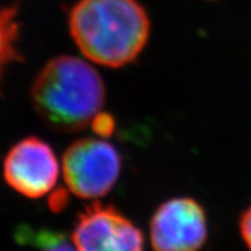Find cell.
Wrapping results in <instances>:
<instances>
[{
	"label": "cell",
	"instance_id": "cell-2",
	"mask_svg": "<svg viewBox=\"0 0 251 251\" xmlns=\"http://www.w3.org/2000/svg\"><path fill=\"white\" fill-rule=\"evenodd\" d=\"M31 101L37 116L60 133L91 126L105 102V85L89 62L72 55L55 56L39 71Z\"/></svg>",
	"mask_w": 251,
	"mask_h": 251
},
{
	"label": "cell",
	"instance_id": "cell-10",
	"mask_svg": "<svg viewBox=\"0 0 251 251\" xmlns=\"http://www.w3.org/2000/svg\"><path fill=\"white\" fill-rule=\"evenodd\" d=\"M240 235L245 245L251 251V205L245 209L240 217Z\"/></svg>",
	"mask_w": 251,
	"mask_h": 251
},
{
	"label": "cell",
	"instance_id": "cell-3",
	"mask_svg": "<svg viewBox=\"0 0 251 251\" xmlns=\"http://www.w3.org/2000/svg\"><path fill=\"white\" fill-rule=\"evenodd\" d=\"M122 172V158L102 137L72 142L63 154L62 173L67 188L85 200H96L112 191Z\"/></svg>",
	"mask_w": 251,
	"mask_h": 251
},
{
	"label": "cell",
	"instance_id": "cell-4",
	"mask_svg": "<svg viewBox=\"0 0 251 251\" xmlns=\"http://www.w3.org/2000/svg\"><path fill=\"white\" fill-rule=\"evenodd\" d=\"M208 232L202 205L188 196L165 200L150 219V244L154 251H201Z\"/></svg>",
	"mask_w": 251,
	"mask_h": 251
},
{
	"label": "cell",
	"instance_id": "cell-7",
	"mask_svg": "<svg viewBox=\"0 0 251 251\" xmlns=\"http://www.w3.org/2000/svg\"><path fill=\"white\" fill-rule=\"evenodd\" d=\"M20 24L18 7H0V78L10 64L20 62L22 55L18 49Z\"/></svg>",
	"mask_w": 251,
	"mask_h": 251
},
{
	"label": "cell",
	"instance_id": "cell-6",
	"mask_svg": "<svg viewBox=\"0 0 251 251\" xmlns=\"http://www.w3.org/2000/svg\"><path fill=\"white\" fill-rule=\"evenodd\" d=\"M62 164L53 148L39 137L21 140L4 159V179L21 195L40 199L53 191Z\"/></svg>",
	"mask_w": 251,
	"mask_h": 251
},
{
	"label": "cell",
	"instance_id": "cell-5",
	"mask_svg": "<svg viewBox=\"0 0 251 251\" xmlns=\"http://www.w3.org/2000/svg\"><path fill=\"white\" fill-rule=\"evenodd\" d=\"M77 251H144L141 229L112 205L94 201L77 215L71 235Z\"/></svg>",
	"mask_w": 251,
	"mask_h": 251
},
{
	"label": "cell",
	"instance_id": "cell-9",
	"mask_svg": "<svg viewBox=\"0 0 251 251\" xmlns=\"http://www.w3.org/2000/svg\"><path fill=\"white\" fill-rule=\"evenodd\" d=\"M114 126H116V123H114L113 117L109 116L108 113L102 112H100L91 122V127H93L95 135L102 137V139L112 135L113 131H114Z\"/></svg>",
	"mask_w": 251,
	"mask_h": 251
},
{
	"label": "cell",
	"instance_id": "cell-8",
	"mask_svg": "<svg viewBox=\"0 0 251 251\" xmlns=\"http://www.w3.org/2000/svg\"><path fill=\"white\" fill-rule=\"evenodd\" d=\"M22 241L30 242L35 251H77L72 238L54 231H24Z\"/></svg>",
	"mask_w": 251,
	"mask_h": 251
},
{
	"label": "cell",
	"instance_id": "cell-1",
	"mask_svg": "<svg viewBox=\"0 0 251 251\" xmlns=\"http://www.w3.org/2000/svg\"><path fill=\"white\" fill-rule=\"evenodd\" d=\"M150 18L137 0H78L68 30L90 62L122 68L135 62L150 37Z\"/></svg>",
	"mask_w": 251,
	"mask_h": 251
}]
</instances>
